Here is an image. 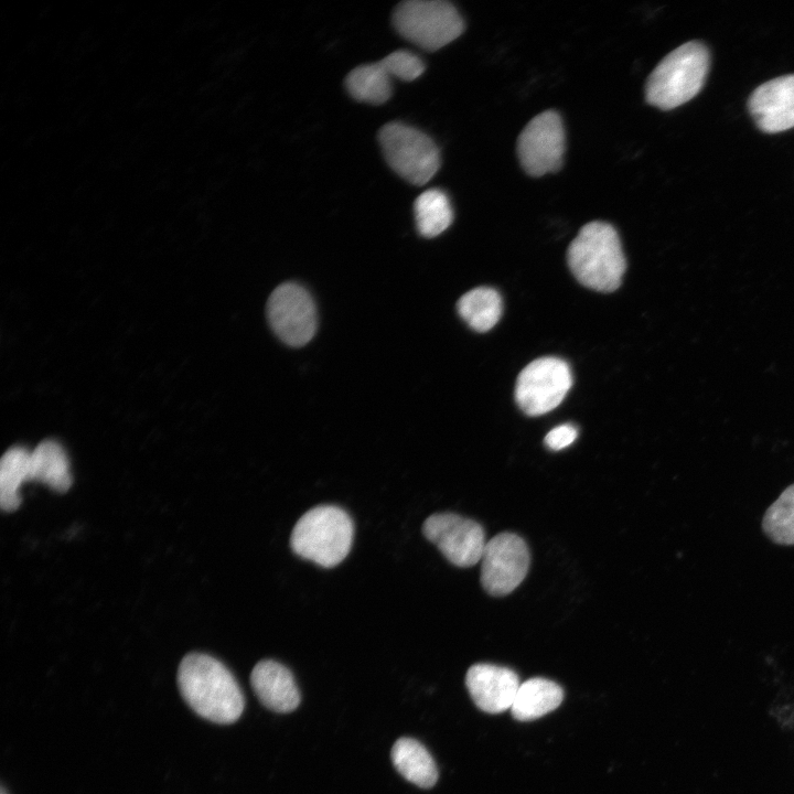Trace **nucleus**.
<instances>
[{"mask_svg":"<svg viewBox=\"0 0 794 794\" xmlns=\"http://www.w3.org/2000/svg\"><path fill=\"white\" fill-rule=\"evenodd\" d=\"M179 690L187 706L200 717L221 725L242 716L245 699L229 669L203 653L185 655L178 669Z\"/></svg>","mask_w":794,"mask_h":794,"instance_id":"1","label":"nucleus"},{"mask_svg":"<svg viewBox=\"0 0 794 794\" xmlns=\"http://www.w3.org/2000/svg\"><path fill=\"white\" fill-rule=\"evenodd\" d=\"M569 268L576 279L601 292L616 290L626 268L619 235L604 222L582 226L567 250Z\"/></svg>","mask_w":794,"mask_h":794,"instance_id":"2","label":"nucleus"},{"mask_svg":"<svg viewBox=\"0 0 794 794\" xmlns=\"http://www.w3.org/2000/svg\"><path fill=\"white\" fill-rule=\"evenodd\" d=\"M709 62L708 49L701 42L690 41L676 47L650 74L646 101L662 110L687 103L702 88Z\"/></svg>","mask_w":794,"mask_h":794,"instance_id":"3","label":"nucleus"},{"mask_svg":"<svg viewBox=\"0 0 794 794\" xmlns=\"http://www.w3.org/2000/svg\"><path fill=\"white\" fill-rule=\"evenodd\" d=\"M353 535V523L345 511L321 505L299 518L291 533L290 545L298 556L331 568L347 556Z\"/></svg>","mask_w":794,"mask_h":794,"instance_id":"4","label":"nucleus"},{"mask_svg":"<svg viewBox=\"0 0 794 794\" xmlns=\"http://www.w3.org/2000/svg\"><path fill=\"white\" fill-rule=\"evenodd\" d=\"M397 32L427 51H437L461 35L464 22L458 10L443 0H407L394 10Z\"/></svg>","mask_w":794,"mask_h":794,"instance_id":"5","label":"nucleus"},{"mask_svg":"<svg viewBox=\"0 0 794 794\" xmlns=\"http://www.w3.org/2000/svg\"><path fill=\"white\" fill-rule=\"evenodd\" d=\"M378 141L389 167L415 185L428 183L440 167L439 149L425 132L403 122L384 125Z\"/></svg>","mask_w":794,"mask_h":794,"instance_id":"6","label":"nucleus"},{"mask_svg":"<svg viewBox=\"0 0 794 794\" xmlns=\"http://www.w3.org/2000/svg\"><path fill=\"white\" fill-rule=\"evenodd\" d=\"M572 385L568 364L558 357H540L519 373L515 400L528 416H540L555 409Z\"/></svg>","mask_w":794,"mask_h":794,"instance_id":"7","label":"nucleus"},{"mask_svg":"<svg viewBox=\"0 0 794 794\" xmlns=\"http://www.w3.org/2000/svg\"><path fill=\"white\" fill-rule=\"evenodd\" d=\"M565 148L562 120L554 110L535 116L517 140L519 162L526 173L533 176L558 171L564 162Z\"/></svg>","mask_w":794,"mask_h":794,"instance_id":"8","label":"nucleus"},{"mask_svg":"<svg viewBox=\"0 0 794 794\" xmlns=\"http://www.w3.org/2000/svg\"><path fill=\"white\" fill-rule=\"evenodd\" d=\"M271 329L288 345L302 346L314 335L316 311L310 293L300 285L286 282L277 287L267 303Z\"/></svg>","mask_w":794,"mask_h":794,"instance_id":"9","label":"nucleus"},{"mask_svg":"<svg viewBox=\"0 0 794 794\" xmlns=\"http://www.w3.org/2000/svg\"><path fill=\"white\" fill-rule=\"evenodd\" d=\"M481 583L495 597L514 591L527 575L529 551L525 540L513 533H502L490 539L484 548Z\"/></svg>","mask_w":794,"mask_h":794,"instance_id":"10","label":"nucleus"},{"mask_svg":"<svg viewBox=\"0 0 794 794\" xmlns=\"http://www.w3.org/2000/svg\"><path fill=\"white\" fill-rule=\"evenodd\" d=\"M422 533L450 562L459 567L479 562L487 543L479 523L453 513L432 514L425 521Z\"/></svg>","mask_w":794,"mask_h":794,"instance_id":"11","label":"nucleus"},{"mask_svg":"<svg viewBox=\"0 0 794 794\" xmlns=\"http://www.w3.org/2000/svg\"><path fill=\"white\" fill-rule=\"evenodd\" d=\"M749 111L764 132L775 133L794 127V74L770 79L749 97Z\"/></svg>","mask_w":794,"mask_h":794,"instance_id":"12","label":"nucleus"},{"mask_svg":"<svg viewBox=\"0 0 794 794\" xmlns=\"http://www.w3.org/2000/svg\"><path fill=\"white\" fill-rule=\"evenodd\" d=\"M465 684L474 704L489 713L511 708L521 686L517 674L507 667L475 664L465 676Z\"/></svg>","mask_w":794,"mask_h":794,"instance_id":"13","label":"nucleus"},{"mask_svg":"<svg viewBox=\"0 0 794 794\" xmlns=\"http://www.w3.org/2000/svg\"><path fill=\"white\" fill-rule=\"evenodd\" d=\"M250 684L259 701L275 712H290L300 702L291 672L282 664L265 659L253 668Z\"/></svg>","mask_w":794,"mask_h":794,"instance_id":"14","label":"nucleus"},{"mask_svg":"<svg viewBox=\"0 0 794 794\" xmlns=\"http://www.w3.org/2000/svg\"><path fill=\"white\" fill-rule=\"evenodd\" d=\"M564 699L562 688L555 682L541 677L530 678L521 684L512 715L519 721H529L555 710Z\"/></svg>","mask_w":794,"mask_h":794,"instance_id":"15","label":"nucleus"},{"mask_svg":"<svg viewBox=\"0 0 794 794\" xmlns=\"http://www.w3.org/2000/svg\"><path fill=\"white\" fill-rule=\"evenodd\" d=\"M29 481L42 482L57 492L69 489L72 484L69 462L58 442L44 440L31 451Z\"/></svg>","mask_w":794,"mask_h":794,"instance_id":"16","label":"nucleus"},{"mask_svg":"<svg viewBox=\"0 0 794 794\" xmlns=\"http://www.w3.org/2000/svg\"><path fill=\"white\" fill-rule=\"evenodd\" d=\"M395 769L410 783L428 788L438 780L437 765L428 750L411 738L398 739L391 748Z\"/></svg>","mask_w":794,"mask_h":794,"instance_id":"17","label":"nucleus"},{"mask_svg":"<svg viewBox=\"0 0 794 794\" xmlns=\"http://www.w3.org/2000/svg\"><path fill=\"white\" fill-rule=\"evenodd\" d=\"M391 75L382 64H365L352 69L345 79L350 95L358 101L379 105L391 96Z\"/></svg>","mask_w":794,"mask_h":794,"instance_id":"18","label":"nucleus"},{"mask_svg":"<svg viewBox=\"0 0 794 794\" xmlns=\"http://www.w3.org/2000/svg\"><path fill=\"white\" fill-rule=\"evenodd\" d=\"M458 312L475 331L486 332L500 320L502 298L489 287H479L464 293L458 301Z\"/></svg>","mask_w":794,"mask_h":794,"instance_id":"19","label":"nucleus"},{"mask_svg":"<svg viewBox=\"0 0 794 794\" xmlns=\"http://www.w3.org/2000/svg\"><path fill=\"white\" fill-rule=\"evenodd\" d=\"M30 451L15 446L8 449L0 461V504L6 512L21 504L20 487L30 476Z\"/></svg>","mask_w":794,"mask_h":794,"instance_id":"20","label":"nucleus"},{"mask_svg":"<svg viewBox=\"0 0 794 794\" xmlns=\"http://www.w3.org/2000/svg\"><path fill=\"white\" fill-rule=\"evenodd\" d=\"M414 211L418 232L428 238L440 235L453 219L449 197L439 189L421 193L415 201Z\"/></svg>","mask_w":794,"mask_h":794,"instance_id":"21","label":"nucleus"},{"mask_svg":"<svg viewBox=\"0 0 794 794\" xmlns=\"http://www.w3.org/2000/svg\"><path fill=\"white\" fill-rule=\"evenodd\" d=\"M762 529L775 544L794 545V484L786 487L766 509Z\"/></svg>","mask_w":794,"mask_h":794,"instance_id":"22","label":"nucleus"},{"mask_svg":"<svg viewBox=\"0 0 794 794\" xmlns=\"http://www.w3.org/2000/svg\"><path fill=\"white\" fill-rule=\"evenodd\" d=\"M380 62L391 77H397L406 82L416 79L425 71V64L421 58L406 50L394 51L380 60Z\"/></svg>","mask_w":794,"mask_h":794,"instance_id":"23","label":"nucleus"},{"mask_svg":"<svg viewBox=\"0 0 794 794\" xmlns=\"http://www.w3.org/2000/svg\"><path fill=\"white\" fill-rule=\"evenodd\" d=\"M577 429L569 423L551 429L545 437V444L551 450H561L570 446L577 438Z\"/></svg>","mask_w":794,"mask_h":794,"instance_id":"24","label":"nucleus"},{"mask_svg":"<svg viewBox=\"0 0 794 794\" xmlns=\"http://www.w3.org/2000/svg\"><path fill=\"white\" fill-rule=\"evenodd\" d=\"M0 794H8V792L3 785L1 786Z\"/></svg>","mask_w":794,"mask_h":794,"instance_id":"25","label":"nucleus"}]
</instances>
